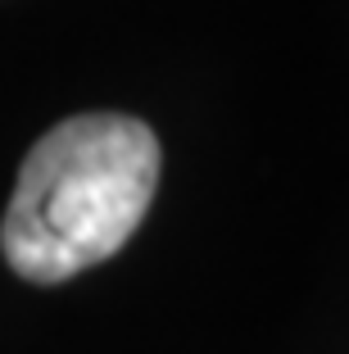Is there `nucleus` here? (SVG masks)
Wrapping results in <instances>:
<instances>
[{"mask_svg": "<svg viewBox=\"0 0 349 354\" xmlns=\"http://www.w3.org/2000/svg\"><path fill=\"white\" fill-rule=\"evenodd\" d=\"M159 191V136L127 114H77L28 150L0 223L23 281L55 286L118 254Z\"/></svg>", "mask_w": 349, "mask_h": 354, "instance_id": "obj_1", "label": "nucleus"}]
</instances>
